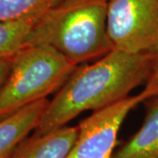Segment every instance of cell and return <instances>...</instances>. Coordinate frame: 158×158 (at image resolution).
<instances>
[{"instance_id": "obj_4", "label": "cell", "mask_w": 158, "mask_h": 158, "mask_svg": "<svg viewBox=\"0 0 158 158\" xmlns=\"http://www.w3.org/2000/svg\"><path fill=\"white\" fill-rule=\"evenodd\" d=\"M107 33L113 49L158 54V0H108Z\"/></svg>"}, {"instance_id": "obj_5", "label": "cell", "mask_w": 158, "mask_h": 158, "mask_svg": "<svg viewBox=\"0 0 158 158\" xmlns=\"http://www.w3.org/2000/svg\"><path fill=\"white\" fill-rule=\"evenodd\" d=\"M146 97L141 92L94 111L77 126V136L67 158H113L117 136L128 113Z\"/></svg>"}, {"instance_id": "obj_3", "label": "cell", "mask_w": 158, "mask_h": 158, "mask_svg": "<svg viewBox=\"0 0 158 158\" xmlns=\"http://www.w3.org/2000/svg\"><path fill=\"white\" fill-rule=\"evenodd\" d=\"M77 67L49 46L23 48L0 86V118L58 91Z\"/></svg>"}, {"instance_id": "obj_12", "label": "cell", "mask_w": 158, "mask_h": 158, "mask_svg": "<svg viewBox=\"0 0 158 158\" xmlns=\"http://www.w3.org/2000/svg\"><path fill=\"white\" fill-rule=\"evenodd\" d=\"M12 58L13 56L0 59V86L3 85L11 70Z\"/></svg>"}, {"instance_id": "obj_6", "label": "cell", "mask_w": 158, "mask_h": 158, "mask_svg": "<svg viewBox=\"0 0 158 158\" xmlns=\"http://www.w3.org/2000/svg\"><path fill=\"white\" fill-rule=\"evenodd\" d=\"M48 102V98L40 100L0 118V158H11L29 134L35 131Z\"/></svg>"}, {"instance_id": "obj_9", "label": "cell", "mask_w": 158, "mask_h": 158, "mask_svg": "<svg viewBox=\"0 0 158 158\" xmlns=\"http://www.w3.org/2000/svg\"><path fill=\"white\" fill-rule=\"evenodd\" d=\"M42 14L16 21L0 22V59L13 56L27 46L30 33Z\"/></svg>"}, {"instance_id": "obj_11", "label": "cell", "mask_w": 158, "mask_h": 158, "mask_svg": "<svg viewBox=\"0 0 158 158\" xmlns=\"http://www.w3.org/2000/svg\"><path fill=\"white\" fill-rule=\"evenodd\" d=\"M141 92L146 97L147 99L158 94V54L155 58L150 77L148 79L147 83L145 84V88Z\"/></svg>"}, {"instance_id": "obj_8", "label": "cell", "mask_w": 158, "mask_h": 158, "mask_svg": "<svg viewBox=\"0 0 158 158\" xmlns=\"http://www.w3.org/2000/svg\"><path fill=\"white\" fill-rule=\"evenodd\" d=\"M144 102L143 124L113 158H158V94Z\"/></svg>"}, {"instance_id": "obj_1", "label": "cell", "mask_w": 158, "mask_h": 158, "mask_svg": "<svg viewBox=\"0 0 158 158\" xmlns=\"http://www.w3.org/2000/svg\"><path fill=\"white\" fill-rule=\"evenodd\" d=\"M155 58L156 55L113 49L91 64L77 66L48 102L34 133H50L84 112H94L128 97L147 83Z\"/></svg>"}, {"instance_id": "obj_7", "label": "cell", "mask_w": 158, "mask_h": 158, "mask_svg": "<svg viewBox=\"0 0 158 158\" xmlns=\"http://www.w3.org/2000/svg\"><path fill=\"white\" fill-rule=\"evenodd\" d=\"M77 136V127L65 126L44 135L28 136L11 158H67Z\"/></svg>"}, {"instance_id": "obj_2", "label": "cell", "mask_w": 158, "mask_h": 158, "mask_svg": "<svg viewBox=\"0 0 158 158\" xmlns=\"http://www.w3.org/2000/svg\"><path fill=\"white\" fill-rule=\"evenodd\" d=\"M108 0H60L34 24L27 46L52 47L80 66L113 50L107 33Z\"/></svg>"}, {"instance_id": "obj_10", "label": "cell", "mask_w": 158, "mask_h": 158, "mask_svg": "<svg viewBox=\"0 0 158 158\" xmlns=\"http://www.w3.org/2000/svg\"><path fill=\"white\" fill-rule=\"evenodd\" d=\"M60 0H0V22L16 21L44 13Z\"/></svg>"}]
</instances>
